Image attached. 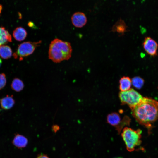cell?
<instances>
[{
	"instance_id": "11",
	"label": "cell",
	"mask_w": 158,
	"mask_h": 158,
	"mask_svg": "<svg viewBox=\"0 0 158 158\" xmlns=\"http://www.w3.org/2000/svg\"><path fill=\"white\" fill-rule=\"evenodd\" d=\"M12 42V37L4 27H0V46Z\"/></svg>"
},
{
	"instance_id": "21",
	"label": "cell",
	"mask_w": 158,
	"mask_h": 158,
	"mask_svg": "<svg viewBox=\"0 0 158 158\" xmlns=\"http://www.w3.org/2000/svg\"></svg>"
},
{
	"instance_id": "9",
	"label": "cell",
	"mask_w": 158,
	"mask_h": 158,
	"mask_svg": "<svg viewBox=\"0 0 158 158\" xmlns=\"http://www.w3.org/2000/svg\"><path fill=\"white\" fill-rule=\"evenodd\" d=\"M28 143V140L27 138L18 133L15 134L12 141L13 144L19 149L25 147Z\"/></svg>"
},
{
	"instance_id": "4",
	"label": "cell",
	"mask_w": 158,
	"mask_h": 158,
	"mask_svg": "<svg viewBox=\"0 0 158 158\" xmlns=\"http://www.w3.org/2000/svg\"><path fill=\"white\" fill-rule=\"evenodd\" d=\"M119 97L122 104H127L131 110L139 104L144 97L133 89L121 91L119 94Z\"/></svg>"
},
{
	"instance_id": "19",
	"label": "cell",
	"mask_w": 158,
	"mask_h": 158,
	"mask_svg": "<svg viewBox=\"0 0 158 158\" xmlns=\"http://www.w3.org/2000/svg\"><path fill=\"white\" fill-rule=\"evenodd\" d=\"M36 158H49L46 154H39Z\"/></svg>"
},
{
	"instance_id": "15",
	"label": "cell",
	"mask_w": 158,
	"mask_h": 158,
	"mask_svg": "<svg viewBox=\"0 0 158 158\" xmlns=\"http://www.w3.org/2000/svg\"><path fill=\"white\" fill-rule=\"evenodd\" d=\"M11 88L13 90L19 92L21 91L24 87L23 83L20 79L17 78H14L11 85Z\"/></svg>"
},
{
	"instance_id": "10",
	"label": "cell",
	"mask_w": 158,
	"mask_h": 158,
	"mask_svg": "<svg viewBox=\"0 0 158 158\" xmlns=\"http://www.w3.org/2000/svg\"><path fill=\"white\" fill-rule=\"evenodd\" d=\"M15 103L12 95H7L0 99V104L2 108L8 110L12 108Z\"/></svg>"
},
{
	"instance_id": "5",
	"label": "cell",
	"mask_w": 158,
	"mask_h": 158,
	"mask_svg": "<svg viewBox=\"0 0 158 158\" xmlns=\"http://www.w3.org/2000/svg\"><path fill=\"white\" fill-rule=\"evenodd\" d=\"M41 42V40L35 42H24L18 45L16 51L13 55L15 58L18 59L20 61L22 60L24 57L32 54Z\"/></svg>"
},
{
	"instance_id": "13",
	"label": "cell",
	"mask_w": 158,
	"mask_h": 158,
	"mask_svg": "<svg viewBox=\"0 0 158 158\" xmlns=\"http://www.w3.org/2000/svg\"><path fill=\"white\" fill-rule=\"evenodd\" d=\"M132 80L128 76H123L119 80V88L121 91H125L130 89Z\"/></svg>"
},
{
	"instance_id": "16",
	"label": "cell",
	"mask_w": 158,
	"mask_h": 158,
	"mask_svg": "<svg viewBox=\"0 0 158 158\" xmlns=\"http://www.w3.org/2000/svg\"><path fill=\"white\" fill-rule=\"evenodd\" d=\"M131 80L133 85L138 89H141L144 84V80L140 77H134L132 78Z\"/></svg>"
},
{
	"instance_id": "2",
	"label": "cell",
	"mask_w": 158,
	"mask_h": 158,
	"mask_svg": "<svg viewBox=\"0 0 158 158\" xmlns=\"http://www.w3.org/2000/svg\"><path fill=\"white\" fill-rule=\"evenodd\" d=\"M72 50L70 42L55 38L50 44L49 57L54 62L59 63L69 59L71 56Z\"/></svg>"
},
{
	"instance_id": "3",
	"label": "cell",
	"mask_w": 158,
	"mask_h": 158,
	"mask_svg": "<svg viewBox=\"0 0 158 158\" xmlns=\"http://www.w3.org/2000/svg\"><path fill=\"white\" fill-rule=\"evenodd\" d=\"M142 133V130L140 129L134 130L127 127L123 129L121 135L128 151H133L140 145Z\"/></svg>"
},
{
	"instance_id": "7",
	"label": "cell",
	"mask_w": 158,
	"mask_h": 158,
	"mask_svg": "<svg viewBox=\"0 0 158 158\" xmlns=\"http://www.w3.org/2000/svg\"><path fill=\"white\" fill-rule=\"evenodd\" d=\"M142 45L145 50L149 55L153 57L157 55L158 44L152 38L149 36L146 37Z\"/></svg>"
},
{
	"instance_id": "17",
	"label": "cell",
	"mask_w": 158,
	"mask_h": 158,
	"mask_svg": "<svg viewBox=\"0 0 158 158\" xmlns=\"http://www.w3.org/2000/svg\"><path fill=\"white\" fill-rule=\"evenodd\" d=\"M6 83V79L5 74H0V90L2 89L5 86Z\"/></svg>"
},
{
	"instance_id": "18",
	"label": "cell",
	"mask_w": 158,
	"mask_h": 158,
	"mask_svg": "<svg viewBox=\"0 0 158 158\" xmlns=\"http://www.w3.org/2000/svg\"><path fill=\"white\" fill-rule=\"evenodd\" d=\"M60 129L59 126L56 125H54L52 127V129L53 131L56 133Z\"/></svg>"
},
{
	"instance_id": "20",
	"label": "cell",
	"mask_w": 158,
	"mask_h": 158,
	"mask_svg": "<svg viewBox=\"0 0 158 158\" xmlns=\"http://www.w3.org/2000/svg\"><path fill=\"white\" fill-rule=\"evenodd\" d=\"M2 63V60L0 58V67L1 66Z\"/></svg>"
},
{
	"instance_id": "8",
	"label": "cell",
	"mask_w": 158,
	"mask_h": 158,
	"mask_svg": "<svg viewBox=\"0 0 158 158\" xmlns=\"http://www.w3.org/2000/svg\"><path fill=\"white\" fill-rule=\"evenodd\" d=\"M73 25L77 28H81L84 26L87 21V18L83 13L78 12L74 13L71 18Z\"/></svg>"
},
{
	"instance_id": "1",
	"label": "cell",
	"mask_w": 158,
	"mask_h": 158,
	"mask_svg": "<svg viewBox=\"0 0 158 158\" xmlns=\"http://www.w3.org/2000/svg\"><path fill=\"white\" fill-rule=\"evenodd\" d=\"M132 114L136 121L150 132L153 124L158 119V102L144 97L142 101L133 109Z\"/></svg>"
},
{
	"instance_id": "6",
	"label": "cell",
	"mask_w": 158,
	"mask_h": 158,
	"mask_svg": "<svg viewBox=\"0 0 158 158\" xmlns=\"http://www.w3.org/2000/svg\"><path fill=\"white\" fill-rule=\"evenodd\" d=\"M107 123L114 126L120 133L125 126L130 124V119L127 116H125L122 119L120 115L116 112H113L109 114L107 117Z\"/></svg>"
},
{
	"instance_id": "12",
	"label": "cell",
	"mask_w": 158,
	"mask_h": 158,
	"mask_svg": "<svg viewBox=\"0 0 158 158\" xmlns=\"http://www.w3.org/2000/svg\"><path fill=\"white\" fill-rule=\"evenodd\" d=\"M27 34L26 30L21 27H17L13 32V35L14 38L18 41H21L25 39Z\"/></svg>"
},
{
	"instance_id": "14",
	"label": "cell",
	"mask_w": 158,
	"mask_h": 158,
	"mask_svg": "<svg viewBox=\"0 0 158 158\" xmlns=\"http://www.w3.org/2000/svg\"><path fill=\"white\" fill-rule=\"evenodd\" d=\"M12 50L8 45H3L0 46V56L3 59H8L11 57Z\"/></svg>"
}]
</instances>
